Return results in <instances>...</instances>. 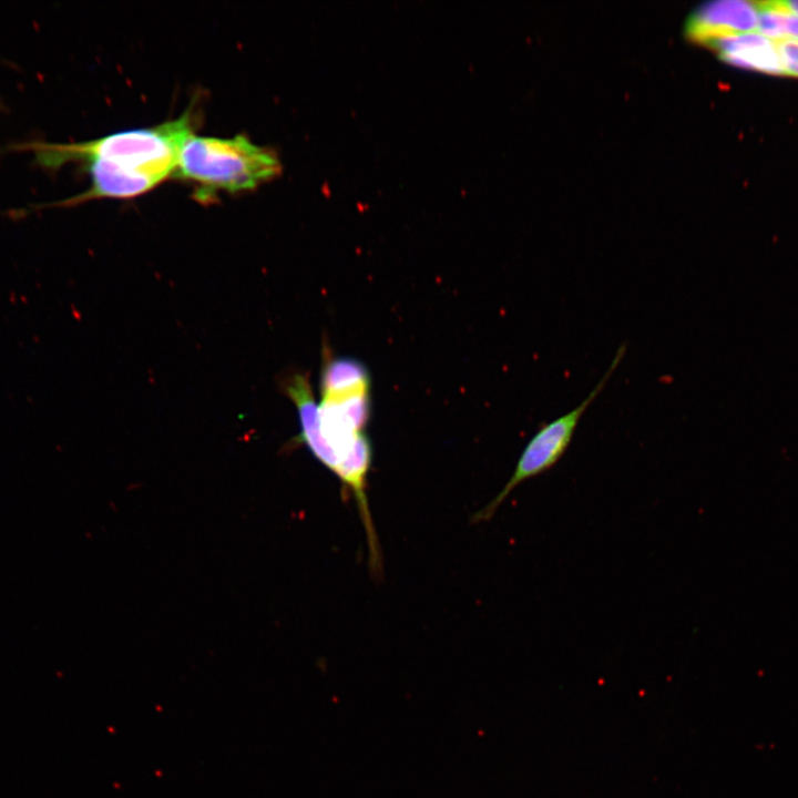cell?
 Instances as JSON below:
<instances>
[{
    "label": "cell",
    "instance_id": "cell-2",
    "mask_svg": "<svg viewBox=\"0 0 798 798\" xmlns=\"http://www.w3.org/2000/svg\"><path fill=\"white\" fill-rule=\"evenodd\" d=\"M282 172L277 153L246 135L216 137L193 133L181 149L174 176L192 183L195 198L206 203L218 192L256 190Z\"/></svg>",
    "mask_w": 798,
    "mask_h": 798
},
{
    "label": "cell",
    "instance_id": "cell-7",
    "mask_svg": "<svg viewBox=\"0 0 798 798\" xmlns=\"http://www.w3.org/2000/svg\"><path fill=\"white\" fill-rule=\"evenodd\" d=\"M758 7V31L766 38L777 41L792 40L798 42V16L771 9L763 1Z\"/></svg>",
    "mask_w": 798,
    "mask_h": 798
},
{
    "label": "cell",
    "instance_id": "cell-1",
    "mask_svg": "<svg viewBox=\"0 0 798 798\" xmlns=\"http://www.w3.org/2000/svg\"><path fill=\"white\" fill-rule=\"evenodd\" d=\"M194 114L155 126L111 133L72 143L28 142L12 144L3 151L30 152L34 162L48 171L68 163H80L90 177L89 188L65 200L32 206L64 207L99 198H131L145 194L174 175L181 149L193 134Z\"/></svg>",
    "mask_w": 798,
    "mask_h": 798
},
{
    "label": "cell",
    "instance_id": "cell-5",
    "mask_svg": "<svg viewBox=\"0 0 798 798\" xmlns=\"http://www.w3.org/2000/svg\"><path fill=\"white\" fill-rule=\"evenodd\" d=\"M718 58L737 68L773 75H786L776 42L756 32L716 39L706 44Z\"/></svg>",
    "mask_w": 798,
    "mask_h": 798
},
{
    "label": "cell",
    "instance_id": "cell-6",
    "mask_svg": "<svg viewBox=\"0 0 798 798\" xmlns=\"http://www.w3.org/2000/svg\"><path fill=\"white\" fill-rule=\"evenodd\" d=\"M370 376L366 366L351 357H335L324 347L320 374L321 398L340 397L370 391Z\"/></svg>",
    "mask_w": 798,
    "mask_h": 798
},
{
    "label": "cell",
    "instance_id": "cell-9",
    "mask_svg": "<svg viewBox=\"0 0 798 798\" xmlns=\"http://www.w3.org/2000/svg\"><path fill=\"white\" fill-rule=\"evenodd\" d=\"M763 2L765 6H767L771 9L798 16V0H795V1L775 0V1H763Z\"/></svg>",
    "mask_w": 798,
    "mask_h": 798
},
{
    "label": "cell",
    "instance_id": "cell-4",
    "mask_svg": "<svg viewBox=\"0 0 798 798\" xmlns=\"http://www.w3.org/2000/svg\"><path fill=\"white\" fill-rule=\"evenodd\" d=\"M758 29L756 1L718 0L705 2L687 18L685 34L694 43L706 45L716 39Z\"/></svg>",
    "mask_w": 798,
    "mask_h": 798
},
{
    "label": "cell",
    "instance_id": "cell-3",
    "mask_svg": "<svg viewBox=\"0 0 798 798\" xmlns=\"http://www.w3.org/2000/svg\"><path fill=\"white\" fill-rule=\"evenodd\" d=\"M626 345L618 347L608 369L592 391L572 410L542 423L524 446L513 473L501 491L473 516V522L490 520L509 494L524 481L552 469L569 449L582 416L604 390L607 381L621 364Z\"/></svg>",
    "mask_w": 798,
    "mask_h": 798
},
{
    "label": "cell",
    "instance_id": "cell-8",
    "mask_svg": "<svg viewBox=\"0 0 798 798\" xmlns=\"http://www.w3.org/2000/svg\"><path fill=\"white\" fill-rule=\"evenodd\" d=\"M777 51L786 75L798 78V42L776 41Z\"/></svg>",
    "mask_w": 798,
    "mask_h": 798
}]
</instances>
